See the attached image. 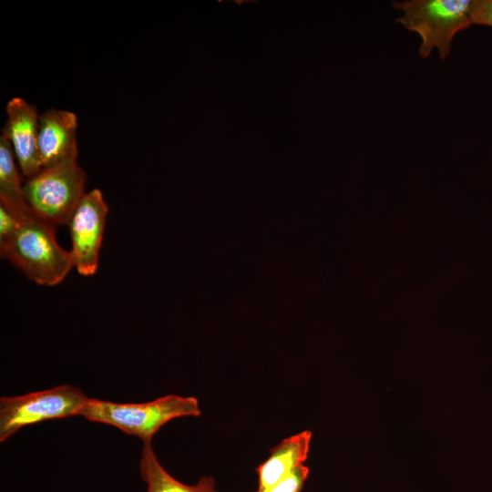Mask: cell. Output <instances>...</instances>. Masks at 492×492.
Wrapping results in <instances>:
<instances>
[{
	"label": "cell",
	"mask_w": 492,
	"mask_h": 492,
	"mask_svg": "<svg viewBox=\"0 0 492 492\" xmlns=\"http://www.w3.org/2000/svg\"><path fill=\"white\" fill-rule=\"evenodd\" d=\"M0 255L44 286L60 283L75 267L71 251L58 244L54 226L32 215L21 220L14 236L0 246Z\"/></svg>",
	"instance_id": "obj_1"
},
{
	"label": "cell",
	"mask_w": 492,
	"mask_h": 492,
	"mask_svg": "<svg viewBox=\"0 0 492 492\" xmlns=\"http://www.w3.org/2000/svg\"><path fill=\"white\" fill-rule=\"evenodd\" d=\"M5 110L7 118L1 135L10 142L21 173L30 178L42 169L37 145V109L15 97L7 102Z\"/></svg>",
	"instance_id": "obj_7"
},
{
	"label": "cell",
	"mask_w": 492,
	"mask_h": 492,
	"mask_svg": "<svg viewBox=\"0 0 492 492\" xmlns=\"http://www.w3.org/2000/svg\"><path fill=\"white\" fill-rule=\"evenodd\" d=\"M22 219L0 204V246L5 244L14 236Z\"/></svg>",
	"instance_id": "obj_13"
},
{
	"label": "cell",
	"mask_w": 492,
	"mask_h": 492,
	"mask_svg": "<svg viewBox=\"0 0 492 492\" xmlns=\"http://www.w3.org/2000/svg\"><path fill=\"white\" fill-rule=\"evenodd\" d=\"M309 472L310 469L304 464L301 465L282 481L267 488L257 489L253 492H301L308 478Z\"/></svg>",
	"instance_id": "obj_12"
},
{
	"label": "cell",
	"mask_w": 492,
	"mask_h": 492,
	"mask_svg": "<svg viewBox=\"0 0 492 492\" xmlns=\"http://www.w3.org/2000/svg\"><path fill=\"white\" fill-rule=\"evenodd\" d=\"M10 142L0 136V204L19 218L31 215L26 204L20 172Z\"/></svg>",
	"instance_id": "obj_11"
},
{
	"label": "cell",
	"mask_w": 492,
	"mask_h": 492,
	"mask_svg": "<svg viewBox=\"0 0 492 492\" xmlns=\"http://www.w3.org/2000/svg\"><path fill=\"white\" fill-rule=\"evenodd\" d=\"M199 401L193 396L168 395L145 403H117L88 398L80 415L85 419L112 425L143 443L169 421L183 416H200Z\"/></svg>",
	"instance_id": "obj_2"
},
{
	"label": "cell",
	"mask_w": 492,
	"mask_h": 492,
	"mask_svg": "<svg viewBox=\"0 0 492 492\" xmlns=\"http://www.w3.org/2000/svg\"><path fill=\"white\" fill-rule=\"evenodd\" d=\"M475 0H410L394 2L403 15L395 19L421 38L419 55L427 57L434 48L446 58L456 33L473 25Z\"/></svg>",
	"instance_id": "obj_3"
},
{
	"label": "cell",
	"mask_w": 492,
	"mask_h": 492,
	"mask_svg": "<svg viewBox=\"0 0 492 492\" xmlns=\"http://www.w3.org/2000/svg\"><path fill=\"white\" fill-rule=\"evenodd\" d=\"M473 24L492 26V0H475Z\"/></svg>",
	"instance_id": "obj_14"
},
{
	"label": "cell",
	"mask_w": 492,
	"mask_h": 492,
	"mask_svg": "<svg viewBox=\"0 0 492 492\" xmlns=\"http://www.w3.org/2000/svg\"><path fill=\"white\" fill-rule=\"evenodd\" d=\"M139 472L147 485L145 492H219L211 477H202L195 485H187L173 477L159 461L151 442L143 445Z\"/></svg>",
	"instance_id": "obj_10"
},
{
	"label": "cell",
	"mask_w": 492,
	"mask_h": 492,
	"mask_svg": "<svg viewBox=\"0 0 492 492\" xmlns=\"http://www.w3.org/2000/svg\"><path fill=\"white\" fill-rule=\"evenodd\" d=\"M108 206L100 190L86 193L68 222L70 251L75 268L84 276L95 274L98 267Z\"/></svg>",
	"instance_id": "obj_6"
},
{
	"label": "cell",
	"mask_w": 492,
	"mask_h": 492,
	"mask_svg": "<svg viewBox=\"0 0 492 492\" xmlns=\"http://www.w3.org/2000/svg\"><path fill=\"white\" fill-rule=\"evenodd\" d=\"M312 433L303 431L283 439L270 450V456L256 468L258 488L273 486L288 477L305 462Z\"/></svg>",
	"instance_id": "obj_9"
},
{
	"label": "cell",
	"mask_w": 492,
	"mask_h": 492,
	"mask_svg": "<svg viewBox=\"0 0 492 492\" xmlns=\"http://www.w3.org/2000/svg\"><path fill=\"white\" fill-rule=\"evenodd\" d=\"M88 397L77 386L61 384L37 392L0 398V442L25 426L80 415Z\"/></svg>",
	"instance_id": "obj_5"
},
{
	"label": "cell",
	"mask_w": 492,
	"mask_h": 492,
	"mask_svg": "<svg viewBox=\"0 0 492 492\" xmlns=\"http://www.w3.org/2000/svg\"><path fill=\"white\" fill-rule=\"evenodd\" d=\"M86 179L77 159L43 168L23 185L29 213L53 226L68 224L86 194Z\"/></svg>",
	"instance_id": "obj_4"
},
{
	"label": "cell",
	"mask_w": 492,
	"mask_h": 492,
	"mask_svg": "<svg viewBox=\"0 0 492 492\" xmlns=\"http://www.w3.org/2000/svg\"><path fill=\"white\" fill-rule=\"evenodd\" d=\"M77 129L74 112L49 108L39 116L37 145L42 169L77 159Z\"/></svg>",
	"instance_id": "obj_8"
}]
</instances>
